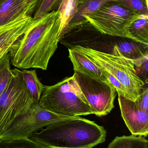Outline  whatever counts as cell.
Returning a JSON list of instances; mask_svg holds the SVG:
<instances>
[{
  "mask_svg": "<svg viewBox=\"0 0 148 148\" xmlns=\"http://www.w3.org/2000/svg\"><path fill=\"white\" fill-rule=\"evenodd\" d=\"M58 15L54 10L37 19L14 43L9 52L13 66L21 69L47 70L59 42Z\"/></svg>",
  "mask_w": 148,
  "mask_h": 148,
  "instance_id": "1",
  "label": "cell"
},
{
  "mask_svg": "<svg viewBox=\"0 0 148 148\" xmlns=\"http://www.w3.org/2000/svg\"><path fill=\"white\" fill-rule=\"evenodd\" d=\"M106 136L103 126L77 116L49 125L29 138L46 148H92L103 143Z\"/></svg>",
  "mask_w": 148,
  "mask_h": 148,
  "instance_id": "2",
  "label": "cell"
},
{
  "mask_svg": "<svg viewBox=\"0 0 148 148\" xmlns=\"http://www.w3.org/2000/svg\"><path fill=\"white\" fill-rule=\"evenodd\" d=\"M72 48L87 56L103 72L118 95L135 101L145 82L139 77L134 61L124 56L115 45L111 53L76 45Z\"/></svg>",
  "mask_w": 148,
  "mask_h": 148,
  "instance_id": "3",
  "label": "cell"
},
{
  "mask_svg": "<svg viewBox=\"0 0 148 148\" xmlns=\"http://www.w3.org/2000/svg\"><path fill=\"white\" fill-rule=\"evenodd\" d=\"M39 103L44 108L61 115L76 116L93 114L73 76L54 85H44Z\"/></svg>",
  "mask_w": 148,
  "mask_h": 148,
  "instance_id": "4",
  "label": "cell"
},
{
  "mask_svg": "<svg viewBox=\"0 0 148 148\" xmlns=\"http://www.w3.org/2000/svg\"><path fill=\"white\" fill-rule=\"evenodd\" d=\"M13 76L0 95V136L17 118L24 114L34 102L21 70L12 69Z\"/></svg>",
  "mask_w": 148,
  "mask_h": 148,
  "instance_id": "5",
  "label": "cell"
},
{
  "mask_svg": "<svg viewBox=\"0 0 148 148\" xmlns=\"http://www.w3.org/2000/svg\"><path fill=\"white\" fill-rule=\"evenodd\" d=\"M139 16L136 11L111 1L85 18L103 34L129 39V27Z\"/></svg>",
  "mask_w": 148,
  "mask_h": 148,
  "instance_id": "6",
  "label": "cell"
},
{
  "mask_svg": "<svg viewBox=\"0 0 148 148\" xmlns=\"http://www.w3.org/2000/svg\"><path fill=\"white\" fill-rule=\"evenodd\" d=\"M75 117L55 114L34 102L28 111L17 118L0 136V140L29 138L44 127Z\"/></svg>",
  "mask_w": 148,
  "mask_h": 148,
  "instance_id": "7",
  "label": "cell"
},
{
  "mask_svg": "<svg viewBox=\"0 0 148 148\" xmlns=\"http://www.w3.org/2000/svg\"><path fill=\"white\" fill-rule=\"evenodd\" d=\"M73 76L90 106L93 114L102 116L114 108L116 89L109 81H103L74 70Z\"/></svg>",
  "mask_w": 148,
  "mask_h": 148,
  "instance_id": "8",
  "label": "cell"
},
{
  "mask_svg": "<svg viewBox=\"0 0 148 148\" xmlns=\"http://www.w3.org/2000/svg\"><path fill=\"white\" fill-rule=\"evenodd\" d=\"M121 115L132 135L147 137L148 135V113L142 110L136 102L118 95Z\"/></svg>",
  "mask_w": 148,
  "mask_h": 148,
  "instance_id": "9",
  "label": "cell"
},
{
  "mask_svg": "<svg viewBox=\"0 0 148 148\" xmlns=\"http://www.w3.org/2000/svg\"><path fill=\"white\" fill-rule=\"evenodd\" d=\"M29 15L0 26V59L8 53L14 43L37 21Z\"/></svg>",
  "mask_w": 148,
  "mask_h": 148,
  "instance_id": "10",
  "label": "cell"
},
{
  "mask_svg": "<svg viewBox=\"0 0 148 148\" xmlns=\"http://www.w3.org/2000/svg\"><path fill=\"white\" fill-rule=\"evenodd\" d=\"M35 8L23 0H6L0 5V26L8 24L22 16L30 15Z\"/></svg>",
  "mask_w": 148,
  "mask_h": 148,
  "instance_id": "11",
  "label": "cell"
},
{
  "mask_svg": "<svg viewBox=\"0 0 148 148\" xmlns=\"http://www.w3.org/2000/svg\"><path fill=\"white\" fill-rule=\"evenodd\" d=\"M69 57L73 63L74 70L94 78L109 81L101 69L87 56L72 48L69 49Z\"/></svg>",
  "mask_w": 148,
  "mask_h": 148,
  "instance_id": "12",
  "label": "cell"
},
{
  "mask_svg": "<svg viewBox=\"0 0 148 148\" xmlns=\"http://www.w3.org/2000/svg\"><path fill=\"white\" fill-rule=\"evenodd\" d=\"M111 1L112 0H77L76 13L69 23L66 34L74 27L88 22L85 18L86 16L94 13L106 3Z\"/></svg>",
  "mask_w": 148,
  "mask_h": 148,
  "instance_id": "13",
  "label": "cell"
},
{
  "mask_svg": "<svg viewBox=\"0 0 148 148\" xmlns=\"http://www.w3.org/2000/svg\"><path fill=\"white\" fill-rule=\"evenodd\" d=\"M77 8V0H60L56 10L59 14V41L66 34L69 23L76 13Z\"/></svg>",
  "mask_w": 148,
  "mask_h": 148,
  "instance_id": "14",
  "label": "cell"
},
{
  "mask_svg": "<svg viewBox=\"0 0 148 148\" xmlns=\"http://www.w3.org/2000/svg\"><path fill=\"white\" fill-rule=\"evenodd\" d=\"M129 39L148 45V16L140 15L134 20L128 29Z\"/></svg>",
  "mask_w": 148,
  "mask_h": 148,
  "instance_id": "15",
  "label": "cell"
},
{
  "mask_svg": "<svg viewBox=\"0 0 148 148\" xmlns=\"http://www.w3.org/2000/svg\"><path fill=\"white\" fill-rule=\"evenodd\" d=\"M21 72L26 88L33 101L36 103H39L44 85L41 83L37 77L36 70L22 69Z\"/></svg>",
  "mask_w": 148,
  "mask_h": 148,
  "instance_id": "16",
  "label": "cell"
},
{
  "mask_svg": "<svg viewBox=\"0 0 148 148\" xmlns=\"http://www.w3.org/2000/svg\"><path fill=\"white\" fill-rule=\"evenodd\" d=\"M128 41H119L116 45L123 54L129 58L136 61L148 56L147 49L142 47L141 43L136 42L129 39Z\"/></svg>",
  "mask_w": 148,
  "mask_h": 148,
  "instance_id": "17",
  "label": "cell"
},
{
  "mask_svg": "<svg viewBox=\"0 0 148 148\" xmlns=\"http://www.w3.org/2000/svg\"><path fill=\"white\" fill-rule=\"evenodd\" d=\"M148 141L142 136L132 135L116 136L107 148H148Z\"/></svg>",
  "mask_w": 148,
  "mask_h": 148,
  "instance_id": "18",
  "label": "cell"
},
{
  "mask_svg": "<svg viewBox=\"0 0 148 148\" xmlns=\"http://www.w3.org/2000/svg\"><path fill=\"white\" fill-rule=\"evenodd\" d=\"M10 64V56L9 53H7L0 59V95L6 88L13 76Z\"/></svg>",
  "mask_w": 148,
  "mask_h": 148,
  "instance_id": "19",
  "label": "cell"
},
{
  "mask_svg": "<svg viewBox=\"0 0 148 148\" xmlns=\"http://www.w3.org/2000/svg\"><path fill=\"white\" fill-rule=\"evenodd\" d=\"M0 148H46L29 138L0 140Z\"/></svg>",
  "mask_w": 148,
  "mask_h": 148,
  "instance_id": "20",
  "label": "cell"
},
{
  "mask_svg": "<svg viewBox=\"0 0 148 148\" xmlns=\"http://www.w3.org/2000/svg\"><path fill=\"white\" fill-rule=\"evenodd\" d=\"M137 12L140 15L148 16V0H112Z\"/></svg>",
  "mask_w": 148,
  "mask_h": 148,
  "instance_id": "21",
  "label": "cell"
},
{
  "mask_svg": "<svg viewBox=\"0 0 148 148\" xmlns=\"http://www.w3.org/2000/svg\"><path fill=\"white\" fill-rule=\"evenodd\" d=\"M60 0H42L34 11L33 18L35 20L43 17L54 10H56Z\"/></svg>",
  "mask_w": 148,
  "mask_h": 148,
  "instance_id": "22",
  "label": "cell"
},
{
  "mask_svg": "<svg viewBox=\"0 0 148 148\" xmlns=\"http://www.w3.org/2000/svg\"><path fill=\"white\" fill-rule=\"evenodd\" d=\"M139 107L147 113H148V89H142V91L135 101Z\"/></svg>",
  "mask_w": 148,
  "mask_h": 148,
  "instance_id": "23",
  "label": "cell"
},
{
  "mask_svg": "<svg viewBox=\"0 0 148 148\" xmlns=\"http://www.w3.org/2000/svg\"><path fill=\"white\" fill-rule=\"evenodd\" d=\"M23 1L27 5L34 7L35 10L37 0H23Z\"/></svg>",
  "mask_w": 148,
  "mask_h": 148,
  "instance_id": "24",
  "label": "cell"
},
{
  "mask_svg": "<svg viewBox=\"0 0 148 148\" xmlns=\"http://www.w3.org/2000/svg\"><path fill=\"white\" fill-rule=\"evenodd\" d=\"M42 0H37V2H36V6L35 10L36 9V8L38 7L39 4L41 3V1Z\"/></svg>",
  "mask_w": 148,
  "mask_h": 148,
  "instance_id": "25",
  "label": "cell"
},
{
  "mask_svg": "<svg viewBox=\"0 0 148 148\" xmlns=\"http://www.w3.org/2000/svg\"><path fill=\"white\" fill-rule=\"evenodd\" d=\"M6 0H0V5L3 3L4 2V1H5Z\"/></svg>",
  "mask_w": 148,
  "mask_h": 148,
  "instance_id": "26",
  "label": "cell"
}]
</instances>
